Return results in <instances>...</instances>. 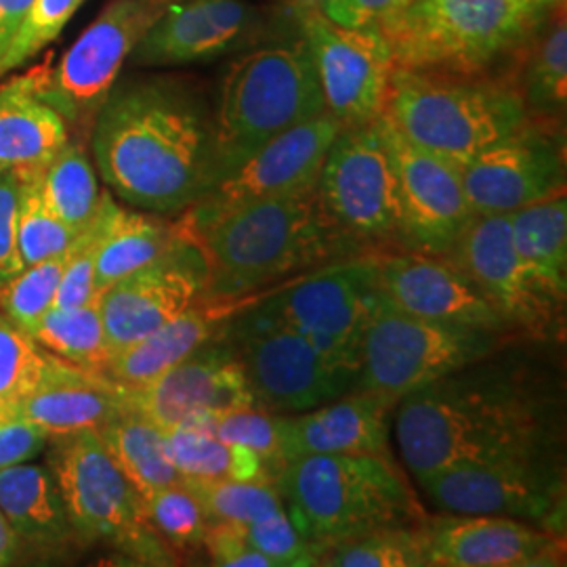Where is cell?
I'll return each instance as SVG.
<instances>
[{
	"mask_svg": "<svg viewBox=\"0 0 567 567\" xmlns=\"http://www.w3.org/2000/svg\"><path fill=\"white\" fill-rule=\"evenodd\" d=\"M276 487L299 534L322 548L429 517L391 454L301 456L282 466Z\"/></svg>",
	"mask_w": 567,
	"mask_h": 567,
	"instance_id": "4",
	"label": "cell"
},
{
	"mask_svg": "<svg viewBox=\"0 0 567 567\" xmlns=\"http://www.w3.org/2000/svg\"><path fill=\"white\" fill-rule=\"evenodd\" d=\"M21 175L18 171L0 173V280L23 269L18 240Z\"/></svg>",
	"mask_w": 567,
	"mask_h": 567,
	"instance_id": "47",
	"label": "cell"
},
{
	"mask_svg": "<svg viewBox=\"0 0 567 567\" xmlns=\"http://www.w3.org/2000/svg\"><path fill=\"white\" fill-rule=\"evenodd\" d=\"M507 337L425 320L393 307L381 295L362 341L358 389L402 400L419 386L492 358Z\"/></svg>",
	"mask_w": 567,
	"mask_h": 567,
	"instance_id": "8",
	"label": "cell"
},
{
	"mask_svg": "<svg viewBox=\"0 0 567 567\" xmlns=\"http://www.w3.org/2000/svg\"><path fill=\"white\" fill-rule=\"evenodd\" d=\"M395 412L398 447L416 480L466 463L547 458L543 402L482 362L410 391Z\"/></svg>",
	"mask_w": 567,
	"mask_h": 567,
	"instance_id": "2",
	"label": "cell"
},
{
	"mask_svg": "<svg viewBox=\"0 0 567 567\" xmlns=\"http://www.w3.org/2000/svg\"><path fill=\"white\" fill-rule=\"evenodd\" d=\"M243 529L248 543L264 553L274 567L320 566L324 548L305 540L286 508L269 513Z\"/></svg>",
	"mask_w": 567,
	"mask_h": 567,
	"instance_id": "45",
	"label": "cell"
},
{
	"mask_svg": "<svg viewBox=\"0 0 567 567\" xmlns=\"http://www.w3.org/2000/svg\"><path fill=\"white\" fill-rule=\"evenodd\" d=\"M423 524L381 527L343 543L330 545L320 557V566L426 567Z\"/></svg>",
	"mask_w": 567,
	"mask_h": 567,
	"instance_id": "36",
	"label": "cell"
},
{
	"mask_svg": "<svg viewBox=\"0 0 567 567\" xmlns=\"http://www.w3.org/2000/svg\"><path fill=\"white\" fill-rule=\"evenodd\" d=\"M41 171L20 173V215L18 240L23 267L61 257L76 240V231L63 224L42 196Z\"/></svg>",
	"mask_w": 567,
	"mask_h": 567,
	"instance_id": "39",
	"label": "cell"
},
{
	"mask_svg": "<svg viewBox=\"0 0 567 567\" xmlns=\"http://www.w3.org/2000/svg\"><path fill=\"white\" fill-rule=\"evenodd\" d=\"M412 0H324L320 13L343 28H379Z\"/></svg>",
	"mask_w": 567,
	"mask_h": 567,
	"instance_id": "50",
	"label": "cell"
},
{
	"mask_svg": "<svg viewBox=\"0 0 567 567\" xmlns=\"http://www.w3.org/2000/svg\"><path fill=\"white\" fill-rule=\"evenodd\" d=\"M225 337L243 362L255 408L299 414L358 389L360 364L322 349L303 334L240 311Z\"/></svg>",
	"mask_w": 567,
	"mask_h": 567,
	"instance_id": "9",
	"label": "cell"
},
{
	"mask_svg": "<svg viewBox=\"0 0 567 567\" xmlns=\"http://www.w3.org/2000/svg\"><path fill=\"white\" fill-rule=\"evenodd\" d=\"M182 425L198 426L215 433L225 444L246 447L255 452L274 480H278L284 463L282 440H280V416L259 410L255 405L231 408L217 412H198L185 419Z\"/></svg>",
	"mask_w": 567,
	"mask_h": 567,
	"instance_id": "37",
	"label": "cell"
},
{
	"mask_svg": "<svg viewBox=\"0 0 567 567\" xmlns=\"http://www.w3.org/2000/svg\"><path fill=\"white\" fill-rule=\"evenodd\" d=\"M527 7L536 13V16H543L545 11H548L550 7H557V4H564V0H526Z\"/></svg>",
	"mask_w": 567,
	"mask_h": 567,
	"instance_id": "54",
	"label": "cell"
},
{
	"mask_svg": "<svg viewBox=\"0 0 567 567\" xmlns=\"http://www.w3.org/2000/svg\"><path fill=\"white\" fill-rule=\"evenodd\" d=\"M398 402L385 393L353 389L313 410L278 414L284 463L311 454L389 456L391 412Z\"/></svg>",
	"mask_w": 567,
	"mask_h": 567,
	"instance_id": "24",
	"label": "cell"
},
{
	"mask_svg": "<svg viewBox=\"0 0 567 567\" xmlns=\"http://www.w3.org/2000/svg\"><path fill=\"white\" fill-rule=\"evenodd\" d=\"M97 431L112 458L137 489L142 501L156 489L182 480L166 454L163 429L142 414L126 410Z\"/></svg>",
	"mask_w": 567,
	"mask_h": 567,
	"instance_id": "32",
	"label": "cell"
},
{
	"mask_svg": "<svg viewBox=\"0 0 567 567\" xmlns=\"http://www.w3.org/2000/svg\"><path fill=\"white\" fill-rule=\"evenodd\" d=\"M519 93L527 110L540 114H559V110L566 107L567 30L564 16L527 61L524 91Z\"/></svg>",
	"mask_w": 567,
	"mask_h": 567,
	"instance_id": "42",
	"label": "cell"
},
{
	"mask_svg": "<svg viewBox=\"0 0 567 567\" xmlns=\"http://www.w3.org/2000/svg\"><path fill=\"white\" fill-rule=\"evenodd\" d=\"M39 177L44 200L63 224L81 234L95 221L102 210L105 189L100 187L95 168L81 143L72 140L65 143L42 166Z\"/></svg>",
	"mask_w": 567,
	"mask_h": 567,
	"instance_id": "34",
	"label": "cell"
},
{
	"mask_svg": "<svg viewBox=\"0 0 567 567\" xmlns=\"http://www.w3.org/2000/svg\"><path fill=\"white\" fill-rule=\"evenodd\" d=\"M326 112L341 126L383 116L393 58L379 28H343L311 11L301 20Z\"/></svg>",
	"mask_w": 567,
	"mask_h": 567,
	"instance_id": "15",
	"label": "cell"
},
{
	"mask_svg": "<svg viewBox=\"0 0 567 567\" xmlns=\"http://www.w3.org/2000/svg\"><path fill=\"white\" fill-rule=\"evenodd\" d=\"M381 297L374 257L341 259L276 284L248 313L290 328L311 343L360 364L365 328Z\"/></svg>",
	"mask_w": 567,
	"mask_h": 567,
	"instance_id": "11",
	"label": "cell"
},
{
	"mask_svg": "<svg viewBox=\"0 0 567 567\" xmlns=\"http://www.w3.org/2000/svg\"><path fill=\"white\" fill-rule=\"evenodd\" d=\"M0 511L20 543L42 550H61L81 543L51 468L7 466L0 471Z\"/></svg>",
	"mask_w": 567,
	"mask_h": 567,
	"instance_id": "29",
	"label": "cell"
},
{
	"mask_svg": "<svg viewBox=\"0 0 567 567\" xmlns=\"http://www.w3.org/2000/svg\"><path fill=\"white\" fill-rule=\"evenodd\" d=\"M32 339L60 360L89 372L105 374L110 349L97 299L72 309L53 307L42 318Z\"/></svg>",
	"mask_w": 567,
	"mask_h": 567,
	"instance_id": "35",
	"label": "cell"
},
{
	"mask_svg": "<svg viewBox=\"0 0 567 567\" xmlns=\"http://www.w3.org/2000/svg\"><path fill=\"white\" fill-rule=\"evenodd\" d=\"M265 292L236 299L203 295L171 322L114 353L105 368V377L121 385H140L163 374L164 370L179 364L194 351L217 339L240 311L259 303Z\"/></svg>",
	"mask_w": 567,
	"mask_h": 567,
	"instance_id": "26",
	"label": "cell"
},
{
	"mask_svg": "<svg viewBox=\"0 0 567 567\" xmlns=\"http://www.w3.org/2000/svg\"><path fill=\"white\" fill-rule=\"evenodd\" d=\"M385 114L408 142L458 166L527 122L508 84L408 68H393Z\"/></svg>",
	"mask_w": 567,
	"mask_h": 567,
	"instance_id": "5",
	"label": "cell"
},
{
	"mask_svg": "<svg viewBox=\"0 0 567 567\" xmlns=\"http://www.w3.org/2000/svg\"><path fill=\"white\" fill-rule=\"evenodd\" d=\"M276 2L282 7L288 16L301 20L303 16L311 13V11H320L324 0H276Z\"/></svg>",
	"mask_w": 567,
	"mask_h": 567,
	"instance_id": "53",
	"label": "cell"
},
{
	"mask_svg": "<svg viewBox=\"0 0 567 567\" xmlns=\"http://www.w3.org/2000/svg\"><path fill=\"white\" fill-rule=\"evenodd\" d=\"M200 503L208 524L246 527L284 508L276 484L240 480H182Z\"/></svg>",
	"mask_w": 567,
	"mask_h": 567,
	"instance_id": "38",
	"label": "cell"
},
{
	"mask_svg": "<svg viewBox=\"0 0 567 567\" xmlns=\"http://www.w3.org/2000/svg\"><path fill=\"white\" fill-rule=\"evenodd\" d=\"M206 295L200 250L187 240L97 295L110 358L171 322Z\"/></svg>",
	"mask_w": 567,
	"mask_h": 567,
	"instance_id": "18",
	"label": "cell"
},
{
	"mask_svg": "<svg viewBox=\"0 0 567 567\" xmlns=\"http://www.w3.org/2000/svg\"><path fill=\"white\" fill-rule=\"evenodd\" d=\"M126 410L168 431L198 412H217L255 405L243 362L225 337V330L163 374L122 385Z\"/></svg>",
	"mask_w": 567,
	"mask_h": 567,
	"instance_id": "21",
	"label": "cell"
},
{
	"mask_svg": "<svg viewBox=\"0 0 567 567\" xmlns=\"http://www.w3.org/2000/svg\"><path fill=\"white\" fill-rule=\"evenodd\" d=\"M461 177L473 215H511L566 189L564 145L526 122L463 164Z\"/></svg>",
	"mask_w": 567,
	"mask_h": 567,
	"instance_id": "17",
	"label": "cell"
},
{
	"mask_svg": "<svg viewBox=\"0 0 567 567\" xmlns=\"http://www.w3.org/2000/svg\"><path fill=\"white\" fill-rule=\"evenodd\" d=\"M175 0H107L58 65H37L39 93L68 126H93L124 61Z\"/></svg>",
	"mask_w": 567,
	"mask_h": 567,
	"instance_id": "12",
	"label": "cell"
},
{
	"mask_svg": "<svg viewBox=\"0 0 567 567\" xmlns=\"http://www.w3.org/2000/svg\"><path fill=\"white\" fill-rule=\"evenodd\" d=\"M91 145L105 185L143 210L179 213L217 182L213 121L177 82L114 84L91 126Z\"/></svg>",
	"mask_w": 567,
	"mask_h": 567,
	"instance_id": "1",
	"label": "cell"
},
{
	"mask_svg": "<svg viewBox=\"0 0 567 567\" xmlns=\"http://www.w3.org/2000/svg\"><path fill=\"white\" fill-rule=\"evenodd\" d=\"M183 240L177 221L168 225L156 217L122 208L112 192H103L100 243L95 255L97 295L110 284L158 261Z\"/></svg>",
	"mask_w": 567,
	"mask_h": 567,
	"instance_id": "31",
	"label": "cell"
},
{
	"mask_svg": "<svg viewBox=\"0 0 567 567\" xmlns=\"http://www.w3.org/2000/svg\"><path fill=\"white\" fill-rule=\"evenodd\" d=\"M49 444V435L7 405H0V471L30 463Z\"/></svg>",
	"mask_w": 567,
	"mask_h": 567,
	"instance_id": "48",
	"label": "cell"
},
{
	"mask_svg": "<svg viewBox=\"0 0 567 567\" xmlns=\"http://www.w3.org/2000/svg\"><path fill=\"white\" fill-rule=\"evenodd\" d=\"M526 0H412L379 25L393 65L477 76L526 41Z\"/></svg>",
	"mask_w": 567,
	"mask_h": 567,
	"instance_id": "7",
	"label": "cell"
},
{
	"mask_svg": "<svg viewBox=\"0 0 567 567\" xmlns=\"http://www.w3.org/2000/svg\"><path fill=\"white\" fill-rule=\"evenodd\" d=\"M177 227L203 255L206 295L225 299L255 295L290 274L360 250L328 219L316 185L203 221L183 213Z\"/></svg>",
	"mask_w": 567,
	"mask_h": 567,
	"instance_id": "3",
	"label": "cell"
},
{
	"mask_svg": "<svg viewBox=\"0 0 567 567\" xmlns=\"http://www.w3.org/2000/svg\"><path fill=\"white\" fill-rule=\"evenodd\" d=\"M100 243V215L84 231L76 236L63 257L60 288L55 307L72 309L97 299L95 288V255Z\"/></svg>",
	"mask_w": 567,
	"mask_h": 567,
	"instance_id": "46",
	"label": "cell"
},
{
	"mask_svg": "<svg viewBox=\"0 0 567 567\" xmlns=\"http://www.w3.org/2000/svg\"><path fill=\"white\" fill-rule=\"evenodd\" d=\"M511 238L527 282L555 309L567 295L566 189L508 215Z\"/></svg>",
	"mask_w": 567,
	"mask_h": 567,
	"instance_id": "30",
	"label": "cell"
},
{
	"mask_svg": "<svg viewBox=\"0 0 567 567\" xmlns=\"http://www.w3.org/2000/svg\"><path fill=\"white\" fill-rule=\"evenodd\" d=\"M316 192L328 219L353 246L400 248V177L383 116L341 126L326 152Z\"/></svg>",
	"mask_w": 567,
	"mask_h": 567,
	"instance_id": "10",
	"label": "cell"
},
{
	"mask_svg": "<svg viewBox=\"0 0 567 567\" xmlns=\"http://www.w3.org/2000/svg\"><path fill=\"white\" fill-rule=\"evenodd\" d=\"M63 257L25 265L16 276L0 280V313L30 337L55 307Z\"/></svg>",
	"mask_w": 567,
	"mask_h": 567,
	"instance_id": "40",
	"label": "cell"
},
{
	"mask_svg": "<svg viewBox=\"0 0 567 567\" xmlns=\"http://www.w3.org/2000/svg\"><path fill=\"white\" fill-rule=\"evenodd\" d=\"M447 257L480 286L511 330L545 337L557 322L559 309L527 282L511 238L508 215H473Z\"/></svg>",
	"mask_w": 567,
	"mask_h": 567,
	"instance_id": "23",
	"label": "cell"
},
{
	"mask_svg": "<svg viewBox=\"0 0 567 567\" xmlns=\"http://www.w3.org/2000/svg\"><path fill=\"white\" fill-rule=\"evenodd\" d=\"M51 355L0 313V405L13 404L41 383Z\"/></svg>",
	"mask_w": 567,
	"mask_h": 567,
	"instance_id": "43",
	"label": "cell"
},
{
	"mask_svg": "<svg viewBox=\"0 0 567 567\" xmlns=\"http://www.w3.org/2000/svg\"><path fill=\"white\" fill-rule=\"evenodd\" d=\"M255 21L244 0H175L128 61L133 65H183L215 60L240 44Z\"/></svg>",
	"mask_w": 567,
	"mask_h": 567,
	"instance_id": "25",
	"label": "cell"
},
{
	"mask_svg": "<svg viewBox=\"0 0 567 567\" xmlns=\"http://www.w3.org/2000/svg\"><path fill=\"white\" fill-rule=\"evenodd\" d=\"M20 550V538L0 511V567L11 566Z\"/></svg>",
	"mask_w": 567,
	"mask_h": 567,
	"instance_id": "52",
	"label": "cell"
},
{
	"mask_svg": "<svg viewBox=\"0 0 567 567\" xmlns=\"http://www.w3.org/2000/svg\"><path fill=\"white\" fill-rule=\"evenodd\" d=\"M51 473L81 543L112 540L135 553L154 547L142 496L112 458L97 429L49 437Z\"/></svg>",
	"mask_w": 567,
	"mask_h": 567,
	"instance_id": "13",
	"label": "cell"
},
{
	"mask_svg": "<svg viewBox=\"0 0 567 567\" xmlns=\"http://www.w3.org/2000/svg\"><path fill=\"white\" fill-rule=\"evenodd\" d=\"M68 142L70 126L42 100L37 68L0 86V173L41 171Z\"/></svg>",
	"mask_w": 567,
	"mask_h": 567,
	"instance_id": "28",
	"label": "cell"
},
{
	"mask_svg": "<svg viewBox=\"0 0 567 567\" xmlns=\"http://www.w3.org/2000/svg\"><path fill=\"white\" fill-rule=\"evenodd\" d=\"M164 444L182 480H240L276 484L274 475L255 452L225 444L215 433L198 426L177 425L164 431Z\"/></svg>",
	"mask_w": 567,
	"mask_h": 567,
	"instance_id": "33",
	"label": "cell"
},
{
	"mask_svg": "<svg viewBox=\"0 0 567 567\" xmlns=\"http://www.w3.org/2000/svg\"><path fill=\"white\" fill-rule=\"evenodd\" d=\"M372 257L381 295L405 313L444 324L511 332L496 307L452 257L405 248L372 252Z\"/></svg>",
	"mask_w": 567,
	"mask_h": 567,
	"instance_id": "19",
	"label": "cell"
},
{
	"mask_svg": "<svg viewBox=\"0 0 567 567\" xmlns=\"http://www.w3.org/2000/svg\"><path fill=\"white\" fill-rule=\"evenodd\" d=\"M324 112L303 39L246 53L227 70L213 118L217 182L265 143Z\"/></svg>",
	"mask_w": 567,
	"mask_h": 567,
	"instance_id": "6",
	"label": "cell"
},
{
	"mask_svg": "<svg viewBox=\"0 0 567 567\" xmlns=\"http://www.w3.org/2000/svg\"><path fill=\"white\" fill-rule=\"evenodd\" d=\"M383 121L400 177V248L450 255L473 217L461 166L408 142L385 112Z\"/></svg>",
	"mask_w": 567,
	"mask_h": 567,
	"instance_id": "20",
	"label": "cell"
},
{
	"mask_svg": "<svg viewBox=\"0 0 567 567\" xmlns=\"http://www.w3.org/2000/svg\"><path fill=\"white\" fill-rule=\"evenodd\" d=\"M210 564L221 567H274V564L252 547L240 526L210 524L204 534Z\"/></svg>",
	"mask_w": 567,
	"mask_h": 567,
	"instance_id": "49",
	"label": "cell"
},
{
	"mask_svg": "<svg viewBox=\"0 0 567 567\" xmlns=\"http://www.w3.org/2000/svg\"><path fill=\"white\" fill-rule=\"evenodd\" d=\"M419 482L446 513L515 517L557 536L564 529V475L547 458L446 466Z\"/></svg>",
	"mask_w": 567,
	"mask_h": 567,
	"instance_id": "14",
	"label": "cell"
},
{
	"mask_svg": "<svg viewBox=\"0 0 567 567\" xmlns=\"http://www.w3.org/2000/svg\"><path fill=\"white\" fill-rule=\"evenodd\" d=\"M32 0H0V65L16 41ZM2 79V74H0Z\"/></svg>",
	"mask_w": 567,
	"mask_h": 567,
	"instance_id": "51",
	"label": "cell"
},
{
	"mask_svg": "<svg viewBox=\"0 0 567 567\" xmlns=\"http://www.w3.org/2000/svg\"><path fill=\"white\" fill-rule=\"evenodd\" d=\"M7 408L42 429L49 437L102 429L126 412L121 383L55 355H51L37 389Z\"/></svg>",
	"mask_w": 567,
	"mask_h": 567,
	"instance_id": "27",
	"label": "cell"
},
{
	"mask_svg": "<svg viewBox=\"0 0 567 567\" xmlns=\"http://www.w3.org/2000/svg\"><path fill=\"white\" fill-rule=\"evenodd\" d=\"M426 567L559 566L564 543L557 534L503 515L426 517Z\"/></svg>",
	"mask_w": 567,
	"mask_h": 567,
	"instance_id": "22",
	"label": "cell"
},
{
	"mask_svg": "<svg viewBox=\"0 0 567 567\" xmlns=\"http://www.w3.org/2000/svg\"><path fill=\"white\" fill-rule=\"evenodd\" d=\"M84 2L86 0H32L20 32L0 65V74L7 76L37 58L47 44L60 37L63 25L74 18Z\"/></svg>",
	"mask_w": 567,
	"mask_h": 567,
	"instance_id": "44",
	"label": "cell"
},
{
	"mask_svg": "<svg viewBox=\"0 0 567 567\" xmlns=\"http://www.w3.org/2000/svg\"><path fill=\"white\" fill-rule=\"evenodd\" d=\"M339 131L341 124L328 112L284 131L224 175L183 213L194 221H203L244 204L313 187L326 152Z\"/></svg>",
	"mask_w": 567,
	"mask_h": 567,
	"instance_id": "16",
	"label": "cell"
},
{
	"mask_svg": "<svg viewBox=\"0 0 567 567\" xmlns=\"http://www.w3.org/2000/svg\"><path fill=\"white\" fill-rule=\"evenodd\" d=\"M143 515L158 538L182 550L203 547L204 534L210 526L200 503L182 480L143 498Z\"/></svg>",
	"mask_w": 567,
	"mask_h": 567,
	"instance_id": "41",
	"label": "cell"
}]
</instances>
